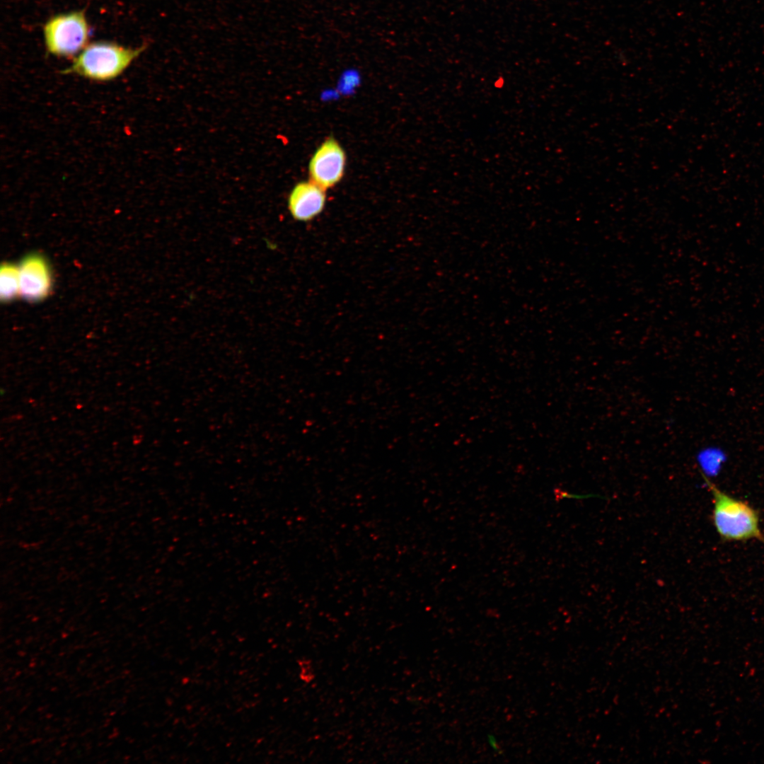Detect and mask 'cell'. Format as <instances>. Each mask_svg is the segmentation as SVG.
<instances>
[{
  "label": "cell",
  "mask_w": 764,
  "mask_h": 764,
  "mask_svg": "<svg viewBox=\"0 0 764 764\" xmlns=\"http://www.w3.org/2000/svg\"><path fill=\"white\" fill-rule=\"evenodd\" d=\"M701 475L712 497V520L720 539L724 542L764 541L759 512L746 502L722 490L704 473Z\"/></svg>",
  "instance_id": "1"
},
{
  "label": "cell",
  "mask_w": 764,
  "mask_h": 764,
  "mask_svg": "<svg viewBox=\"0 0 764 764\" xmlns=\"http://www.w3.org/2000/svg\"><path fill=\"white\" fill-rule=\"evenodd\" d=\"M127 47L110 42H95L74 57L63 74H74L97 81H108L118 77L147 47Z\"/></svg>",
  "instance_id": "2"
},
{
  "label": "cell",
  "mask_w": 764,
  "mask_h": 764,
  "mask_svg": "<svg viewBox=\"0 0 764 764\" xmlns=\"http://www.w3.org/2000/svg\"><path fill=\"white\" fill-rule=\"evenodd\" d=\"M89 32L83 11L56 15L43 28L47 51L57 57H73L88 45Z\"/></svg>",
  "instance_id": "3"
},
{
  "label": "cell",
  "mask_w": 764,
  "mask_h": 764,
  "mask_svg": "<svg viewBox=\"0 0 764 764\" xmlns=\"http://www.w3.org/2000/svg\"><path fill=\"white\" fill-rule=\"evenodd\" d=\"M346 154L333 138L325 139L314 152L308 163L310 180L324 189L336 185L342 178Z\"/></svg>",
  "instance_id": "4"
},
{
  "label": "cell",
  "mask_w": 764,
  "mask_h": 764,
  "mask_svg": "<svg viewBox=\"0 0 764 764\" xmlns=\"http://www.w3.org/2000/svg\"><path fill=\"white\" fill-rule=\"evenodd\" d=\"M20 296L29 301H39L51 292L52 274L49 262L39 254L25 257L18 265Z\"/></svg>",
  "instance_id": "5"
},
{
  "label": "cell",
  "mask_w": 764,
  "mask_h": 764,
  "mask_svg": "<svg viewBox=\"0 0 764 764\" xmlns=\"http://www.w3.org/2000/svg\"><path fill=\"white\" fill-rule=\"evenodd\" d=\"M325 190L311 180L298 183L288 197V208L296 221H308L323 210Z\"/></svg>",
  "instance_id": "6"
},
{
  "label": "cell",
  "mask_w": 764,
  "mask_h": 764,
  "mask_svg": "<svg viewBox=\"0 0 764 764\" xmlns=\"http://www.w3.org/2000/svg\"><path fill=\"white\" fill-rule=\"evenodd\" d=\"M20 296L18 266L6 262L0 271V297L6 303Z\"/></svg>",
  "instance_id": "7"
},
{
  "label": "cell",
  "mask_w": 764,
  "mask_h": 764,
  "mask_svg": "<svg viewBox=\"0 0 764 764\" xmlns=\"http://www.w3.org/2000/svg\"><path fill=\"white\" fill-rule=\"evenodd\" d=\"M297 664L299 678L305 683H311L316 677L311 660L308 659H301L298 660Z\"/></svg>",
  "instance_id": "8"
},
{
  "label": "cell",
  "mask_w": 764,
  "mask_h": 764,
  "mask_svg": "<svg viewBox=\"0 0 764 764\" xmlns=\"http://www.w3.org/2000/svg\"><path fill=\"white\" fill-rule=\"evenodd\" d=\"M487 741H488V743H489L490 748L493 751H494L496 752L499 751L500 747L499 746V743H497V739L495 738V736L494 735H488Z\"/></svg>",
  "instance_id": "9"
},
{
  "label": "cell",
  "mask_w": 764,
  "mask_h": 764,
  "mask_svg": "<svg viewBox=\"0 0 764 764\" xmlns=\"http://www.w3.org/2000/svg\"><path fill=\"white\" fill-rule=\"evenodd\" d=\"M764 542V541H763Z\"/></svg>",
  "instance_id": "10"
}]
</instances>
